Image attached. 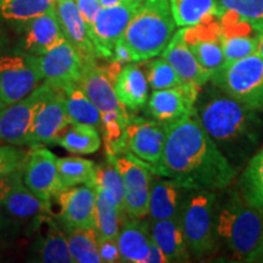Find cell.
Instances as JSON below:
<instances>
[{"mask_svg": "<svg viewBox=\"0 0 263 263\" xmlns=\"http://www.w3.org/2000/svg\"><path fill=\"white\" fill-rule=\"evenodd\" d=\"M163 127L162 157L153 173L174 180L184 190L212 192L233 182L236 168L206 132L196 107Z\"/></svg>", "mask_w": 263, "mask_h": 263, "instance_id": "6da1fadb", "label": "cell"}, {"mask_svg": "<svg viewBox=\"0 0 263 263\" xmlns=\"http://www.w3.org/2000/svg\"><path fill=\"white\" fill-rule=\"evenodd\" d=\"M196 110L206 132L233 166L242 162L258 144L263 121L257 110L228 95L209 98Z\"/></svg>", "mask_w": 263, "mask_h": 263, "instance_id": "7a4b0ae2", "label": "cell"}, {"mask_svg": "<svg viewBox=\"0 0 263 263\" xmlns=\"http://www.w3.org/2000/svg\"><path fill=\"white\" fill-rule=\"evenodd\" d=\"M217 235L234 257L256 262L263 250V209L234 194L217 217Z\"/></svg>", "mask_w": 263, "mask_h": 263, "instance_id": "3957f363", "label": "cell"}, {"mask_svg": "<svg viewBox=\"0 0 263 263\" xmlns=\"http://www.w3.org/2000/svg\"><path fill=\"white\" fill-rule=\"evenodd\" d=\"M176 27L170 0H146L122 35L132 61H146L161 55L176 33Z\"/></svg>", "mask_w": 263, "mask_h": 263, "instance_id": "277c9868", "label": "cell"}, {"mask_svg": "<svg viewBox=\"0 0 263 263\" xmlns=\"http://www.w3.org/2000/svg\"><path fill=\"white\" fill-rule=\"evenodd\" d=\"M182 207V226L186 245L197 257L216 250L217 219H215L216 195L210 190H193Z\"/></svg>", "mask_w": 263, "mask_h": 263, "instance_id": "5b68a950", "label": "cell"}, {"mask_svg": "<svg viewBox=\"0 0 263 263\" xmlns=\"http://www.w3.org/2000/svg\"><path fill=\"white\" fill-rule=\"evenodd\" d=\"M210 81L244 106L263 108V58L259 55L252 54L224 66Z\"/></svg>", "mask_w": 263, "mask_h": 263, "instance_id": "8992f818", "label": "cell"}, {"mask_svg": "<svg viewBox=\"0 0 263 263\" xmlns=\"http://www.w3.org/2000/svg\"><path fill=\"white\" fill-rule=\"evenodd\" d=\"M166 132L162 123L145 120L143 117H132L116 143L107 151V155L130 154L145 163L153 173L161 161L164 146Z\"/></svg>", "mask_w": 263, "mask_h": 263, "instance_id": "52a82bcc", "label": "cell"}, {"mask_svg": "<svg viewBox=\"0 0 263 263\" xmlns=\"http://www.w3.org/2000/svg\"><path fill=\"white\" fill-rule=\"evenodd\" d=\"M51 90L49 84H41L27 97L9 105L0 112V143L16 146L29 145L35 116Z\"/></svg>", "mask_w": 263, "mask_h": 263, "instance_id": "ba28073f", "label": "cell"}, {"mask_svg": "<svg viewBox=\"0 0 263 263\" xmlns=\"http://www.w3.org/2000/svg\"><path fill=\"white\" fill-rule=\"evenodd\" d=\"M32 59L44 83L61 90L78 84L85 65L80 52L66 38L47 54L32 55Z\"/></svg>", "mask_w": 263, "mask_h": 263, "instance_id": "9c48e42d", "label": "cell"}, {"mask_svg": "<svg viewBox=\"0 0 263 263\" xmlns=\"http://www.w3.org/2000/svg\"><path fill=\"white\" fill-rule=\"evenodd\" d=\"M120 171L124 185V210L129 218L141 219L149 215L151 171L136 156L107 155Z\"/></svg>", "mask_w": 263, "mask_h": 263, "instance_id": "30bf717a", "label": "cell"}, {"mask_svg": "<svg viewBox=\"0 0 263 263\" xmlns=\"http://www.w3.org/2000/svg\"><path fill=\"white\" fill-rule=\"evenodd\" d=\"M42 76L32 55H4L0 58V103H17L39 87Z\"/></svg>", "mask_w": 263, "mask_h": 263, "instance_id": "8fae6325", "label": "cell"}, {"mask_svg": "<svg viewBox=\"0 0 263 263\" xmlns=\"http://www.w3.org/2000/svg\"><path fill=\"white\" fill-rule=\"evenodd\" d=\"M146 0H121L108 8H101L94 22L93 42L99 59H111L115 43L123 35L124 31L138 10Z\"/></svg>", "mask_w": 263, "mask_h": 263, "instance_id": "7c38bea8", "label": "cell"}, {"mask_svg": "<svg viewBox=\"0 0 263 263\" xmlns=\"http://www.w3.org/2000/svg\"><path fill=\"white\" fill-rule=\"evenodd\" d=\"M22 172L12 173L11 189L4 200V207L17 224L27 227L28 232L38 230L51 217L49 201L35 196L22 180Z\"/></svg>", "mask_w": 263, "mask_h": 263, "instance_id": "4fadbf2b", "label": "cell"}, {"mask_svg": "<svg viewBox=\"0 0 263 263\" xmlns=\"http://www.w3.org/2000/svg\"><path fill=\"white\" fill-rule=\"evenodd\" d=\"M25 185L44 201H50L62 190L58 172V157L44 147H33L25 164Z\"/></svg>", "mask_w": 263, "mask_h": 263, "instance_id": "5bb4252c", "label": "cell"}, {"mask_svg": "<svg viewBox=\"0 0 263 263\" xmlns=\"http://www.w3.org/2000/svg\"><path fill=\"white\" fill-rule=\"evenodd\" d=\"M183 31L189 49L210 74L212 76L224 67L221 24L213 18L194 27H183Z\"/></svg>", "mask_w": 263, "mask_h": 263, "instance_id": "9a60e30c", "label": "cell"}, {"mask_svg": "<svg viewBox=\"0 0 263 263\" xmlns=\"http://www.w3.org/2000/svg\"><path fill=\"white\" fill-rule=\"evenodd\" d=\"M71 124L66 107L65 91L52 88L51 93L39 108L33 123L29 145H54L59 137Z\"/></svg>", "mask_w": 263, "mask_h": 263, "instance_id": "2e32d148", "label": "cell"}, {"mask_svg": "<svg viewBox=\"0 0 263 263\" xmlns=\"http://www.w3.org/2000/svg\"><path fill=\"white\" fill-rule=\"evenodd\" d=\"M116 80L107 70V66H99L97 61L85 62L78 87L90 99L101 115L118 112L128 114L127 107L118 100L115 91Z\"/></svg>", "mask_w": 263, "mask_h": 263, "instance_id": "e0dca14e", "label": "cell"}, {"mask_svg": "<svg viewBox=\"0 0 263 263\" xmlns=\"http://www.w3.org/2000/svg\"><path fill=\"white\" fill-rule=\"evenodd\" d=\"M200 89L196 85L185 83L177 88L153 90L147 100L149 114L162 124L176 122L195 107Z\"/></svg>", "mask_w": 263, "mask_h": 263, "instance_id": "ac0fdd59", "label": "cell"}, {"mask_svg": "<svg viewBox=\"0 0 263 263\" xmlns=\"http://www.w3.org/2000/svg\"><path fill=\"white\" fill-rule=\"evenodd\" d=\"M61 222L67 229L94 228L97 192L89 186H71L57 195Z\"/></svg>", "mask_w": 263, "mask_h": 263, "instance_id": "d6986e66", "label": "cell"}, {"mask_svg": "<svg viewBox=\"0 0 263 263\" xmlns=\"http://www.w3.org/2000/svg\"><path fill=\"white\" fill-rule=\"evenodd\" d=\"M161 58L172 66L176 73L185 83L202 88L211 80V74L199 64L185 43L183 28L174 33L167 47L161 52Z\"/></svg>", "mask_w": 263, "mask_h": 263, "instance_id": "ffe728a7", "label": "cell"}, {"mask_svg": "<svg viewBox=\"0 0 263 263\" xmlns=\"http://www.w3.org/2000/svg\"><path fill=\"white\" fill-rule=\"evenodd\" d=\"M57 15L65 38L80 52L83 60L97 61V50L74 0H57Z\"/></svg>", "mask_w": 263, "mask_h": 263, "instance_id": "44dd1931", "label": "cell"}, {"mask_svg": "<svg viewBox=\"0 0 263 263\" xmlns=\"http://www.w3.org/2000/svg\"><path fill=\"white\" fill-rule=\"evenodd\" d=\"M25 27L24 49L27 54L35 57L47 54L65 39L59 24L57 6L45 14L26 22Z\"/></svg>", "mask_w": 263, "mask_h": 263, "instance_id": "7402d4cb", "label": "cell"}, {"mask_svg": "<svg viewBox=\"0 0 263 263\" xmlns=\"http://www.w3.org/2000/svg\"><path fill=\"white\" fill-rule=\"evenodd\" d=\"M114 87L120 103L128 110L139 111L147 104L149 83L146 76L136 62L121 68Z\"/></svg>", "mask_w": 263, "mask_h": 263, "instance_id": "603a6c76", "label": "cell"}, {"mask_svg": "<svg viewBox=\"0 0 263 263\" xmlns=\"http://www.w3.org/2000/svg\"><path fill=\"white\" fill-rule=\"evenodd\" d=\"M151 233L147 224L140 219L127 218L116 239L121 262L146 263Z\"/></svg>", "mask_w": 263, "mask_h": 263, "instance_id": "cb8c5ba5", "label": "cell"}, {"mask_svg": "<svg viewBox=\"0 0 263 263\" xmlns=\"http://www.w3.org/2000/svg\"><path fill=\"white\" fill-rule=\"evenodd\" d=\"M151 238L160 246L168 262L188 261L189 249L184 235L180 213L173 218L155 221V224L151 228Z\"/></svg>", "mask_w": 263, "mask_h": 263, "instance_id": "d4e9b609", "label": "cell"}, {"mask_svg": "<svg viewBox=\"0 0 263 263\" xmlns=\"http://www.w3.org/2000/svg\"><path fill=\"white\" fill-rule=\"evenodd\" d=\"M184 190L174 180L151 179L149 215L154 221L173 218L182 210L180 193Z\"/></svg>", "mask_w": 263, "mask_h": 263, "instance_id": "484cf974", "label": "cell"}, {"mask_svg": "<svg viewBox=\"0 0 263 263\" xmlns=\"http://www.w3.org/2000/svg\"><path fill=\"white\" fill-rule=\"evenodd\" d=\"M170 5L179 27H194L223 15L217 0H170Z\"/></svg>", "mask_w": 263, "mask_h": 263, "instance_id": "4316f807", "label": "cell"}, {"mask_svg": "<svg viewBox=\"0 0 263 263\" xmlns=\"http://www.w3.org/2000/svg\"><path fill=\"white\" fill-rule=\"evenodd\" d=\"M47 227V234L33 246L32 261L44 263H73L65 233L59 228L58 223H55L51 217L48 219Z\"/></svg>", "mask_w": 263, "mask_h": 263, "instance_id": "83f0119b", "label": "cell"}, {"mask_svg": "<svg viewBox=\"0 0 263 263\" xmlns=\"http://www.w3.org/2000/svg\"><path fill=\"white\" fill-rule=\"evenodd\" d=\"M95 202V230L98 238L117 239L121 227L129 217L122 215L117 203L108 194L97 189Z\"/></svg>", "mask_w": 263, "mask_h": 263, "instance_id": "f1b7e54d", "label": "cell"}, {"mask_svg": "<svg viewBox=\"0 0 263 263\" xmlns=\"http://www.w3.org/2000/svg\"><path fill=\"white\" fill-rule=\"evenodd\" d=\"M57 144L71 154L88 155L100 149L101 140L95 126L87 123H71L59 137Z\"/></svg>", "mask_w": 263, "mask_h": 263, "instance_id": "f546056e", "label": "cell"}, {"mask_svg": "<svg viewBox=\"0 0 263 263\" xmlns=\"http://www.w3.org/2000/svg\"><path fill=\"white\" fill-rule=\"evenodd\" d=\"M58 172L62 189L83 184L94 189L95 164L82 157H61L58 159Z\"/></svg>", "mask_w": 263, "mask_h": 263, "instance_id": "4dcf8cb0", "label": "cell"}, {"mask_svg": "<svg viewBox=\"0 0 263 263\" xmlns=\"http://www.w3.org/2000/svg\"><path fill=\"white\" fill-rule=\"evenodd\" d=\"M64 91L71 123H87L95 127L101 124L100 111L78 85H71Z\"/></svg>", "mask_w": 263, "mask_h": 263, "instance_id": "1f68e13d", "label": "cell"}, {"mask_svg": "<svg viewBox=\"0 0 263 263\" xmlns=\"http://www.w3.org/2000/svg\"><path fill=\"white\" fill-rule=\"evenodd\" d=\"M67 244L73 262L100 263L98 250V233L94 228L68 229Z\"/></svg>", "mask_w": 263, "mask_h": 263, "instance_id": "d6a6232c", "label": "cell"}, {"mask_svg": "<svg viewBox=\"0 0 263 263\" xmlns=\"http://www.w3.org/2000/svg\"><path fill=\"white\" fill-rule=\"evenodd\" d=\"M57 6V0H3L0 15L11 22L25 25Z\"/></svg>", "mask_w": 263, "mask_h": 263, "instance_id": "836d02e7", "label": "cell"}, {"mask_svg": "<svg viewBox=\"0 0 263 263\" xmlns=\"http://www.w3.org/2000/svg\"><path fill=\"white\" fill-rule=\"evenodd\" d=\"M240 188L249 205L263 209V147L245 167L240 178Z\"/></svg>", "mask_w": 263, "mask_h": 263, "instance_id": "e575fe53", "label": "cell"}, {"mask_svg": "<svg viewBox=\"0 0 263 263\" xmlns=\"http://www.w3.org/2000/svg\"><path fill=\"white\" fill-rule=\"evenodd\" d=\"M97 189L103 190L112 197L122 215L128 217L124 210V185L122 176L110 157H107L106 162L95 166L94 190Z\"/></svg>", "mask_w": 263, "mask_h": 263, "instance_id": "d590c367", "label": "cell"}, {"mask_svg": "<svg viewBox=\"0 0 263 263\" xmlns=\"http://www.w3.org/2000/svg\"><path fill=\"white\" fill-rule=\"evenodd\" d=\"M258 34L252 33H235V34H222V49L224 54L226 65L238 61L240 59L250 57L257 52Z\"/></svg>", "mask_w": 263, "mask_h": 263, "instance_id": "8d00e7d4", "label": "cell"}, {"mask_svg": "<svg viewBox=\"0 0 263 263\" xmlns=\"http://www.w3.org/2000/svg\"><path fill=\"white\" fill-rule=\"evenodd\" d=\"M146 80L153 90L177 88L185 84L164 59H156L146 65Z\"/></svg>", "mask_w": 263, "mask_h": 263, "instance_id": "74e56055", "label": "cell"}, {"mask_svg": "<svg viewBox=\"0 0 263 263\" xmlns=\"http://www.w3.org/2000/svg\"><path fill=\"white\" fill-rule=\"evenodd\" d=\"M223 12L229 11L245 20L261 32L263 29V0H217Z\"/></svg>", "mask_w": 263, "mask_h": 263, "instance_id": "f35d334b", "label": "cell"}, {"mask_svg": "<svg viewBox=\"0 0 263 263\" xmlns=\"http://www.w3.org/2000/svg\"><path fill=\"white\" fill-rule=\"evenodd\" d=\"M29 153L18 149L16 145H0V177L24 171Z\"/></svg>", "mask_w": 263, "mask_h": 263, "instance_id": "ab89813d", "label": "cell"}, {"mask_svg": "<svg viewBox=\"0 0 263 263\" xmlns=\"http://www.w3.org/2000/svg\"><path fill=\"white\" fill-rule=\"evenodd\" d=\"M76 4H77V8L84 20V24L88 29V34H89L91 39L94 22L101 8H103L100 0H76Z\"/></svg>", "mask_w": 263, "mask_h": 263, "instance_id": "60d3db41", "label": "cell"}, {"mask_svg": "<svg viewBox=\"0 0 263 263\" xmlns=\"http://www.w3.org/2000/svg\"><path fill=\"white\" fill-rule=\"evenodd\" d=\"M98 250L100 255L101 262L115 263L121 262L120 249L117 241L115 239H103L98 238Z\"/></svg>", "mask_w": 263, "mask_h": 263, "instance_id": "b9f144b4", "label": "cell"}, {"mask_svg": "<svg viewBox=\"0 0 263 263\" xmlns=\"http://www.w3.org/2000/svg\"><path fill=\"white\" fill-rule=\"evenodd\" d=\"M17 229H20V226L10 217L9 213L6 212L4 203L0 201V244L9 239V236Z\"/></svg>", "mask_w": 263, "mask_h": 263, "instance_id": "7bdbcfd3", "label": "cell"}, {"mask_svg": "<svg viewBox=\"0 0 263 263\" xmlns=\"http://www.w3.org/2000/svg\"><path fill=\"white\" fill-rule=\"evenodd\" d=\"M110 60L112 62H117V64H120L121 66L127 65L128 62H133L132 61L129 49H128L122 37H121L116 43H115L112 57H111Z\"/></svg>", "mask_w": 263, "mask_h": 263, "instance_id": "ee69618b", "label": "cell"}, {"mask_svg": "<svg viewBox=\"0 0 263 263\" xmlns=\"http://www.w3.org/2000/svg\"><path fill=\"white\" fill-rule=\"evenodd\" d=\"M166 262H168V258H167L166 255L163 254V251L160 249V246L154 241L153 238H151L150 246H149V255H147L146 263H166Z\"/></svg>", "mask_w": 263, "mask_h": 263, "instance_id": "f6af8a7d", "label": "cell"}, {"mask_svg": "<svg viewBox=\"0 0 263 263\" xmlns=\"http://www.w3.org/2000/svg\"><path fill=\"white\" fill-rule=\"evenodd\" d=\"M11 183L12 174H10L8 177H0V201H3L8 195L10 189H11Z\"/></svg>", "mask_w": 263, "mask_h": 263, "instance_id": "bcb514c9", "label": "cell"}, {"mask_svg": "<svg viewBox=\"0 0 263 263\" xmlns=\"http://www.w3.org/2000/svg\"><path fill=\"white\" fill-rule=\"evenodd\" d=\"M256 54L263 58V29L258 33V45H257V52Z\"/></svg>", "mask_w": 263, "mask_h": 263, "instance_id": "7dc6e473", "label": "cell"}, {"mask_svg": "<svg viewBox=\"0 0 263 263\" xmlns=\"http://www.w3.org/2000/svg\"><path fill=\"white\" fill-rule=\"evenodd\" d=\"M120 2H121V0H100L101 6H103V8H108V6H114V5L118 4V3H120Z\"/></svg>", "mask_w": 263, "mask_h": 263, "instance_id": "c3c4849f", "label": "cell"}, {"mask_svg": "<svg viewBox=\"0 0 263 263\" xmlns=\"http://www.w3.org/2000/svg\"><path fill=\"white\" fill-rule=\"evenodd\" d=\"M256 262H263V250L261 251V254L258 255L257 259H256Z\"/></svg>", "mask_w": 263, "mask_h": 263, "instance_id": "681fc988", "label": "cell"}, {"mask_svg": "<svg viewBox=\"0 0 263 263\" xmlns=\"http://www.w3.org/2000/svg\"><path fill=\"white\" fill-rule=\"evenodd\" d=\"M6 106H5V105L4 104H2V103H0V112H2V111L3 110H4V108H5Z\"/></svg>", "mask_w": 263, "mask_h": 263, "instance_id": "f907efd6", "label": "cell"}, {"mask_svg": "<svg viewBox=\"0 0 263 263\" xmlns=\"http://www.w3.org/2000/svg\"><path fill=\"white\" fill-rule=\"evenodd\" d=\"M3 2V0H0V3H2Z\"/></svg>", "mask_w": 263, "mask_h": 263, "instance_id": "816d5d0a", "label": "cell"}]
</instances>
